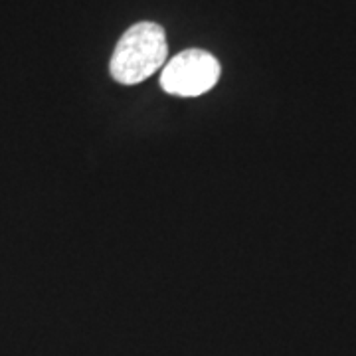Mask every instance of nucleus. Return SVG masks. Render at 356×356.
<instances>
[{
    "label": "nucleus",
    "mask_w": 356,
    "mask_h": 356,
    "mask_svg": "<svg viewBox=\"0 0 356 356\" xmlns=\"http://www.w3.org/2000/svg\"><path fill=\"white\" fill-rule=\"evenodd\" d=\"M165 30L154 22L131 26L115 46L111 56V76L123 86H135L151 77L166 64Z\"/></svg>",
    "instance_id": "f257e3e1"
},
{
    "label": "nucleus",
    "mask_w": 356,
    "mask_h": 356,
    "mask_svg": "<svg viewBox=\"0 0 356 356\" xmlns=\"http://www.w3.org/2000/svg\"><path fill=\"white\" fill-rule=\"evenodd\" d=\"M220 64L206 50H184L175 56L163 70L161 86L166 93L178 97H196L218 83Z\"/></svg>",
    "instance_id": "f03ea898"
}]
</instances>
